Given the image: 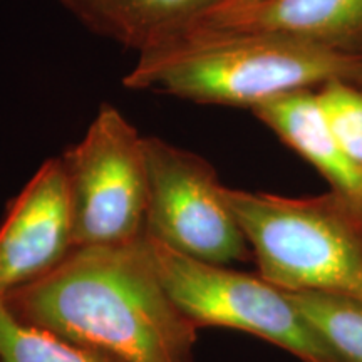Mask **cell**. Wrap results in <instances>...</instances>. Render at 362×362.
Instances as JSON below:
<instances>
[{"label":"cell","instance_id":"cell-11","mask_svg":"<svg viewBox=\"0 0 362 362\" xmlns=\"http://www.w3.org/2000/svg\"><path fill=\"white\" fill-rule=\"evenodd\" d=\"M298 314L342 362H362V300L334 292H287Z\"/></svg>","mask_w":362,"mask_h":362},{"label":"cell","instance_id":"cell-4","mask_svg":"<svg viewBox=\"0 0 362 362\" xmlns=\"http://www.w3.org/2000/svg\"><path fill=\"white\" fill-rule=\"evenodd\" d=\"M69 187L74 248L139 242L146 230L144 136L111 104H101L83 139L61 156Z\"/></svg>","mask_w":362,"mask_h":362},{"label":"cell","instance_id":"cell-8","mask_svg":"<svg viewBox=\"0 0 362 362\" xmlns=\"http://www.w3.org/2000/svg\"><path fill=\"white\" fill-rule=\"evenodd\" d=\"M194 25L280 34L362 54V0H252L211 8Z\"/></svg>","mask_w":362,"mask_h":362},{"label":"cell","instance_id":"cell-14","mask_svg":"<svg viewBox=\"0 0 362 362\" xmlns=\"http://www.w3.org/2000/svg\"><path fill=\"white\" fill-rule=\"evenodd\" d=\"M245 2H252V0H223L220 6H232V4H245ZM218 7V6H216Z\"/></svg>","mask_w":362,"mask_h":362},{"label":"cell","instance_id":"cell-5","mask_svg":"<svg viewBox=\"0 0 362 362\" xmlns=\"http://www.w3.org/2000/svg\"><path fill=\"white\" fill-rule=\"evenodd\" d=\"M163 287L198 329L243 330L302 362H342L312 330L282 288L245 274L183 255L144 237Z\"/></svg>","mask_w":362,"mask_h":362},{"label":"cell","instance_id":"cell-7","mask_svg":"<svg viewBox=\"0 0 362 362\" xmlns=\"http://www.w3.org/2000/svg\"><path fill=\"white\" fill-rule=\"evenodd\" d=\"M74 250L67 176L61 158L44 161L0 223V300L51 272Z\"/></svg>","mask_w":362,"mask_h":362},{"label":"cell","instance_id":"cell-6","mask_svg":"<svg viewBox=\"0 0 362 362\" xmlns=\"http://www.w3.org/2000/svg\"><path fill=\"white\" fill-rule=\"evenodd\" d=\"M148 210L144 237L192 259L230 265L250 259L245 235L205 158L144 136Z\"/></svg>","mask_w":362,"mask_h":362},{"label":"cell","instance_id":"cell-2","mask_svg":"<svg viewBox=\"0 0 362 362\" xmlns=\"http://www.w3.org/2000/svg\"><path fill=\"white\" fill-rule=\"evenodd\" d=\"M332 81L362 84V54L267 33L193 25L139 54L128 89L198 104L248 107Z\"/></svg>","mask_w":362,"mask_h":362},{"label":"cell","instance_id":"cell-13","mask_svg":"<svg viewBox=\"0 0 362 362\" xmlns=\"http://www.w3.org/2000/svg\"><path fill=\"white\" fill-rule=\"evenodd\" d=\"M317 96L344 155L362 173V84L332 81Z\"/></svg>","mask_w":362,"mask_h":362},{"label":"cell","instance_id":"cell-1","mask_svg":"<svg viewBox=\"0 0 362 362\" xmlns=\"http://www.w3.org/2000/svg\"><path fill=\"white\" fill-rule=\"evenodd\" d=\"M2 302L21 322L115 362H193L198 327L163 287L144 237L74 248Z\"/></svg>","mask_w":362,"mask_h":362},{"label":"cell","instance_id":"cell-12","mask_svg":"<svg viewBox=\"0 0 362 362\" xmlns=\"http://www.w3.org/2000/svg\"><path fill=\"white\" fill-rule=\"evenodd\" d=\"M0 362H115L47 330L21 322L0 300Z\"/></svg>","mask_w":362,"mask_h":362},{"label":"cell","instance_id":"cell-3","mask_svg":"<svg viewBox=\"0 0 362 362\" xmlns=\"http://www.w3.org/2000/svg\"><path fill=\"white\" fill-rule=\"evenodd\" d=\"M259 275L287 292L362 300V211L336 193L288 198L223 187Z\"/></svg>","mask_w":362,"mask_h":362},{"label":"cell","instance_id":"cell-9","mask_svg":"<svg viewBox=\"0 0 362 362\" xmlns=\"http://www.w3.org/2000/svg\"><path fill=\"white\" fill-rule=\"evenodd\" d=\"M257 119L329 181L332 193L362 211V173L344 155L317 89L296 90L252 110Z\"/></svg>","mask_w":362,"mask_h":362},{"label":"cell","instance_id":"cell-10","mask_svg":"<svg viewBox=\"0 0 362 362\" xmlns=\"http://www.w3.org/2000/svg\"><path fill=\"white\" fill-rule=\"evenodd\" d=\"M94 34L138 54L173 39L223 0H57Z\"/></svg>","mask_w":362,"mask_h":362}]
</instances>
